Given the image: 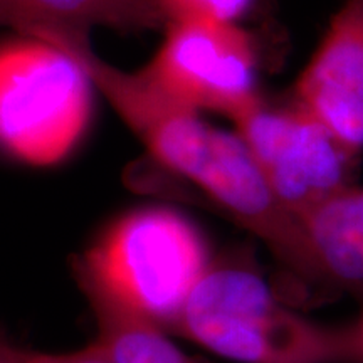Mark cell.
I'll return each instance as SVG.
<instances>
[{
  "label": "cell",
  "instance_id": "6da1fadb",
  "mask_svg": "<svg viewBox=\"0 0 363 363\" xmlns=\"http://www.w3.org/2000/svg\"><path fill=\"white\" fill-rule=\"evenodd\" d=\"M51 44L83 67L158 165L202 192L301 281L303 239L298 219L276 201L235 131L212 126L201 113L160 96L138 71L126 72L101 61L89 40L61 39Z\"/></svg>",
  "mask_w": 363,
  "mask_h": 363
},
{
  "label": "cell",
  "instance_id": "7a4b0ae2",
  "mask_svg": "<svg viewBox=\"0 0 363 363\" xmlns=\"http://www.w3.org/2000/svg\"><path fill=\"white\" fill-rule=\"evenodd\" d=\"M172 333L235 363L348 362L347 325L318 323L286 305L244 251L212 259Z\"/></svg>",
  "mask_w": 363,
  "mask_h": 363
},
{
  "label": "cell",
  "instance_id": "3957f363",
  "mask_svg": "<svg viewBox=\"0 0 363 363\" xmlns=\"http://www.w3.org/2000/svg\"><path fill=\"white\" fill-rule=\"evenodd\" d=\"M81 259L126 305L172 333L214 256L189 217L150 206L116 219Z\"/></svg>",
  "mask_w": 363,
  "mask_h": 363
},
{
  "label": "cell",
  "instance_id": "277c9868",
  "mask_svg": "<svg viewBox=\"0 0 363 363\" xmlns=\"http://www.w3.org/2000/svg\"><path fill=\"white\" fill-rule=\"evenodd\" d=\"M94 89L51 43L19 35L0 44V150L30 165L62 160L89 123Z\"/></svg>",
  "mask_w": 363,
  "mask_h": 363
},
{
  "label": "cell",
  "instance_id": "5b68a950",
  "mask_svg": "<svg viewBox=\"0 0 363 363\" xmlns=\"http://www.w3.org/2000/svg\"><path fill=\"white\" fill-rule=\"evenodd\" d=\"M138 74L169 101L230 121L262 96L256 40L239 22H169L165 39Z\"/></svg>",
  "mask_w": 363,
  "mask_h": 363
},
{
  "label": "cell",
  "instance_id": "8992f818",
  "mask_svg": "<svg viewBox=\"0 0 363 363\" xmlns=\"http://www.w3.org/2000/svg\"><path fill=\"white\" fill-rule=\"evenodd\" d=\"M281 206L299 214L353 185L360 155L348 150L288 93L262 96L233 120Z\"/></svg>",
  "mask_w": 363,
  "mask_h": 363
},
{
  "label": "cell",
  "instance_id": "52a82bcc",
  "mask_svg": "<svg viewBox=\"0 0 363 363\" xmlns=\"http://www.w3.org/2000/svg\"><path fill=\"white\" fill-rule=\"evenodd\" d=\"M288 94L350 152H363V0L331 17Z\"/></svg>",
  "mask_w": 363,
  "mask_h": 363
},
{
  "label": "cell",
  "instance_id": "ba28073f",
  "mask_svg": "<svg viewBox=\"0 0 363 363\" xmlns=\"http://www.w3.org/2000/svg\"><path fill=\"white\" fill-rule=\"evenodd\" d=\"M303 281L363 306V187L348 185L298 216Z\"/></svg>",
  "mask_w": 363,
  "mask_h": 363
},
{
  "label": "cell",
  "instance_id": "9c48e42d",
  "mask_svg": "<svg viewBox=\"0 0 363 363\" xmlns=\"http://www.w3.org/2000/svg\"><path fill=\"white\" fill-rule=\"evenodd\" d=\"M167 22L158 0H0V27L43 40L89 39L94 27L140 34Z\"/></svg>",
  "mask_w": 363,
  "mask_h": 363
},
{
  "label": "cell",
  "instance_id": "30bf717a",
  "mask_svg": "<svg viewBox=\"0 0 363 363\" xmlns=\"http://www.w3.org/2000/svg\"><path fill=\"white\" fill-rule=\"evenodd\" d=\"M72 272L96 321V342L113 363H203L182 352L160 328L115 294L76 256Z\"/></svg>",
  "mask_w": 363,
  "mask_h": 363
},
{
  "label": "cell",
  "instance_id": "8fae6325",
  "mask_svg": "<svg viewBox=\"0 0 363 363\" xmlns=\"http://www.w3.org/2000/svg\"><path fill=\"white\" fill-rule=\"evenodd\" d=\"M254 2L256 0H158L169 22L187 19L239 22L247 16Z\"/></svg>",
  "mask_w": 363,
  "mask_h": 363
},
{
  "label": "cell",
  "instance_id": "7c38bea8",
  "mask_svg": "<svg viewBox=\"0 0 363 363\" xmlns=\"http://www.w3.org/2000/svg\"><path fill=\"white\" fill-rule=\"evenodd\" d=\"M19 363H113L101 343L94 340L88 347L66 353H44L19 348Z\"/></svg>",
  "mask_w": 363,
  "mask_h": 363
},
{
  "label": "cell",
  "instance_id": "4fadbf2b",
  "mask_svg": "<svg viewBox=\"0 0 363 363\" xmlns=\"http://www.w3.org/2000/svg\"><path fill=\"white\" fill-rule=\"evenodd\" d=\"M348 363H363V315L347 325Z\"/></svg>",
  "mask_w": 363,
  "mask_h": 363
},
{
  "label": "cell",
  "instance_id": "5bb4252c",
  "mask_svg": "<svg viewBox=\"0 0 363 363\" xmlns=\"http://www.w3.org/2000/svg\"><path fill=\"white\" fill-rule=\"evenodd\" d=\"M17 350L19 347H13L6 338L0 337V363H19Z\"/></svg>",
  "mask_w": 363,
  "mask_h": 363
}]
</instances>
